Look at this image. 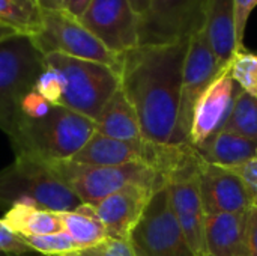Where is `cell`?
<instances>
[{"label":"cell","mask_w":257,"mask_h":256,"mask_svg":"<svg viewBox=\"0 0 257 256\" xmlns=\"http://www.w3.org/2000/svg\"><path fill=\"white\" fill-rule=\"evenodd\" d=\"M235 9L236 0H208L206 3L205 30L220 68L227 66L235 53L242 50L236 39Z\"/></svg>","instance_id":"cell-17"},{"label":"cell","mask_w":257,"mask_h":256,"mask_svg":"<svg viewBox=\"0 0 257 256\" xmlns=\"http://www.w3.org/2000/svg\"><path fill=\"white\" fill-rule=\"evenodd\" d=\"M187 48L188 39L139 45L122 54L120 89L137 112L143 137L151 142L175 145Z\"/></svg>","instance_id":"cell-1"},{"label":"cell","mask_w":257,"mask_h":256,"mask_svg":"<svg viewBox=\"0 0 257 256\" xmlns=\"http://www.w3.org/2000/svg\"><path fill=\"white\" fill-rule=\"evenodd\" d=\"M247 237H248V253L250 256H257V207L250 208L248 211Z\"/></svg>","instance_id":"cell-32"},{"label":"cell","mask_w":257,"mask_h":256,"mask_svg":"<svg viewBox=\"0 0 257 256\" xmlns=\"http://www.w3.org/2000/svg\"><path fill=\"white\" fill-rule=\"evenodd\" d=\"M80 21L119 56L139 47V17L128 0H92Z\"/></svg>","instance_id":"cell-12"},{"label":"cell","mask_w":257,"mask_h":256,"mask_svg":"<svg viewBox=\"0 0 257 256\" xmlns=\"http://www.w3.org/2000/svg\"><path fill=\"white\" fill-rule=\"evenodd\" d=\"M155 192L146 186L130 184L95 204L93 208L104 223L108 238L130 241Z\"/></svg>","instance_id":"cell-15"},{"label":"cell","mask_w":257,"mask_h":256,"mask_svg":"<svg viewBox=\"0 0 257 256\" xmlns=\"http://www.w3.org/2000/svg\"><path fill=\"white\" fill-rule=\"evenodd\" d=\"M15 35H20V33L15 29H12L11 26H8V24H5V23L0 21V42L5 41V39H9V38L15 36Z\"/></svg>","instance_id":"cell-36"},{"label":"cell","mask_w":257,"mask_h":256,"mask_svg":"<svg viewBox=\"0 0 257 256\" xmlns=\"http://www.w3.org/2000/svg\"><path fill=\"white\" fill-rule=\"evenodd\" d=\"M257 8V0H236V9H235V27H236V39L238 45L241 48L244 47V36L248 18L251 12Z\"/></svg>","instance_id":"cell-31"},{"label":"cell","mask_w":257,"mask_h":256,"mask_svg":"<svg viewBox=\"0 0 257 256\" xmlns=\"http://www.w3.org/2000/svg\"><path fill=\"white\" fill-rule=\"evenodd\" d=\"M41 11H65L68 0H36Z\"/></svg>","instance_id":"cell-34"},{"label":"cell","mask_w":257,"mask_h":256,"mask_svg":"<svg viewBox=\"0 0 257 256\" xmlns=\"http://www.w3.org/2000/svg\"><path fill=\"white\" fill-rule=\"evenodd\" d=\"M229 71L244 92L257 98V53L247 48L235 53L229 63Z\"/></svg>","instance_id":"cell-25"},{"label":"cell","mask_w":257,"mask_h":256,"mask_svg":"<svg viewBox=\"0 0 257 256\" xmlns=\"http://www.w3.org/2000/svg\"><path fill=\"white\" fill-rule=\"evenodd\" d=\"M196 151L206 163L221 167H235L256 157L257 142L220 131L202 146L196 148Z\"/></svg>","instance_id":"cell-19"},{"label":"cell","mask_w":257,"mask_h":256,"mask_svg":"<svg viewBox=\"0 0 257 256\" xmlns=\"http://www.w3.org/2000/svg\"><path fill=\"white\" fill-rule=\"evenodd\" d=\"M0 256H17V255H11V253H5V252H0Z\"/></svg>","instance_id":"cell-38"},{"label":"cell","mask_w":257,"mask_h":256,"mask_svg":"<svg viewBox=\"0 0 257 256\" xmlns=\"http://www.w3.org/2000/svg\"><path fill=\"white\" fill-rule=\"evenodd\" d=\"M130 244L137 256H196L176 219L166 186L151 198Z\"/></svg>","instance_id":"cell-8"},{"label":"cell","mask_w":257,"mask_h":256,"mask_svg":"<svg viewBox=\"0 0 257 256\" xmlns=\"http://www.w3.org/2000/svg\"><path fill=\"white\" fill-rule=\"evenodd\" d=\"M45 163L65 187H68L83 204L90 205L98 204L130 184H140L155 190L166 186L164 177L143 163L120 166H90L72 160H51Z\"/></svg>","instance_id":"cell-4"},{"label":"cell","mask_w":257,"mask_h":256,"mask_svg":"<svg viewBox=\"0 0 257 256\" xmlns=\"http://www.w3.org/2000/svg\"><path fill=\"white\" fill-rule=\"evenodd\" d=\"M33 89L39 95H42L50 104L59 106L65 89V80L59 71L44 65V71L39 74Z\"/></svg>","instance_id":"cell-26"},{"label":"cell","mask_w":257,"mask_h":256,"mask_svg":"<svg viewBox=\"0 0 257 256\" xmlns=\"http://www.w3.org/2000/svg\"><path fill=\"white\" fill-rule=\"evenodd\" d=\"M202 256H212V255H208V253H205V255H202Z\"/></svg>","instance_id":"cell-40"},{"label":"cell","mask_w":257,"mask_h":256,"mask_svg":"<svg viewBox=\"0 0 257 256\" xmlns=\"http://www.w3.org/2000/svg\"><path fill=\"white\" fill-rule=\"evenodd\" d=\"M53 109V104H50L42 95H39L35 89L27 92L20 104L21 115L29 119H39L47 116Z\"/></svg>","instance_id":"cell-27"},{"label":"cell","mask_w":257,"mask_h":256,"mask_svg":"<svg viewBox=\"0 0 257 256\" xmlns=\"http://www.w3.org/2000/svg\"><path fill=\"white\" fill-rule=\"evenodd\" d=\"M38 50L111 66L119 72L122 56L108 50L81 21L68 11H42L39 30L32 35Z\"/></svg>","instance_id":"cell-7"},{"label":"cell","mask_w":257,"mask_h":256,"mask_svg":"<svg viewBox=\"0 0 257 256\" xmlns=\"http://www.w3.org/2000/svg\"><path fill=\"white\" fill-rule=\"evenodd\" d=\"M199 186L206 214L242 213L253 208V201L244 181L227 167L206 163L202 158Z\"/></svg>","instance_id":"cell-14"},{"label":"cell","mask_w":257,"mask_h":256,"mask_svg":"<svg viewBox=\"0 0 257 256\" xmlns=\"http://www.w3.org/2000/svg\"><path fill=\"white\" fill-rule=\"evenodd\" d=\"M128 2L139 18H142L149 11V8L152 5V0H128Z\"/></svg>","instance_id":"cell-35"},{"label":"cell","mask_w":257,"mask_h":256,"mask_svg":"<svg viewBox=\"0 0 257 256\" xmlns=\"http://www.w3.org/2000/svg\"><path fill=\"white\" fill-rule=\"evenodd\" d=\"M2 220L18 237L48 235L63 231L60 213L32 205L11 207Z\"/></svg>","instance_id":"cell-20"},{"label":"cell","mask_w":257,"mask_h":256,"mask_svg":"<svg viewBox=\"0 0 257 256\" xmlns=\"http://www.w3.org/2000/svg\"><path fill=\"white\" fill-rule=\"evenodd\" d=\"M23 256H30V255H23Z\"/></svg>","instance_id":"cell-41"},{"label":"cell","mask_w":257,"mask_h":256,"mask_svg":"<svg viewBox=\"0 0 257 256\" xmlns=\"http://www.w3.org/2000/svg\"><path fill=\"white\" fill-rule=\"evenodd\" d=\"M221 69L223 68H220L215 59L203 24L188 39L182 71L181 104L175 133V145H190V130L194 107Z\"/></svg>","instance_id":"cell-9"},{"label":"cell","mask_w":257,"mask_h":256,"mask_svg":"<svg viewBox=\"0 0 257 256\" xmlns=\"http://www.w3.org/2000/svg\"><path fill=\"white\" fill-rule=\"evenodd\" d=\"M77 256H92V255H89L87 252H84V250H83V252H78V253H77Z\"/></svg>","instance_id":"cell-37"},{"label":"cell","mask_w":257,"mask_h":256,"mask_svg":"<svg viewBox=\"0 0 257 256\" xmlns=\"http://www.w3.org/2000/svg\"><path fill=\"white\" fill-rule=\"evenodd\" d=\"M0 21L23 35H35L42 23L36 0H0Z\"/></svg>","instance_id":"cell-22"},{"label":"cell","mask_w":257,"mask_h":256,"mask_svg":"<svg viewBox=\"0 0 257 256\" xmlns=\"http://www.w3.org/2000/svg\"><path fill=\"white\" fill-rule=\"evenodd\" d=\"M84 252H87L92 256H137L134 249L131 247L130 241L114 240V238H107L99 246L84 250Z\"/></svg>","instance_id":"cell-29"},{"label":"cell","mask_w":257,"mask_h":256,"mask_svg":"<svg viewBox=\"0 0 257 256\" xmlns=\"http://www.w3.org/2000/svg\"><path fill=\"white\" fill-rule=\"evenodd\" d=\"M44 65L59 71L65 80L62 107L96 121L104 106L120 88V75L104 63L59 53L44 56Z\"/></svg>","instance_id":"cell-5"},{"label":"cell","mask_w":257,"mask_h":256,"mask_svg":"<svg viewBox=\"0 0 257 256\" xmlns=\"http://www.w3.org/2000/svg\"><path fill=\"white\" fill-rule=\"evenodd\" d=\"M0 252L17 256L33 253V250L26 244V241L21 237L15 235L11 229L6 228L2 219H0Z\"/></svg>","instance_id":"cell-28"},{"label":"cell","mask_w":257,"mask_h":256,"mask_svg":"<svg viewBox=\"0 0 257 256\" xmlns=\"http://www.w3.org/2000/svg\"><path fill=\"white\" fill-rule=\"evenodd\" d=\"M96 133L117 140L145 139L136 109L119 88L95 121Z\"/></svg>","instance_id":"cell-18"},{"label":"cell","mask_w":257,"mask_h":256,"mask_svg":"<svg viewBox=\"0 0 257 256\" xmlns=\"http://www.w3.org/2000/svg\"><path fill=\"white\" fill-rule=\"evenodd\" d=\"M90 2L92 0H68V5H66V9L65 11H68L74 17L80 18L84 14V11L87 9V6H89Z\"/></svg>","instance_id":"cell-33"},{"label":"cell","mask_w":257,"mask_h":256,"mask_svg":"<svg viewBox=\"0 0 257 256\" xmlns=\"http://www.w3.org/2000/svg\"><path fill=\"white\" fill-rule=\"evenodd\" d=\"M241 92V86L230 75L229 65L224 66L194 107L190 130L191 146L199 148L223 131Z\"/></svg>","instance_id":"cell-13"},{"label":"cell","mask_w":257,"mask_h":256,"mask_svg":"<svg viewBox=\"0 0 257 256\" xmlns=\"http://www.w3.org/2000/svg\"><path fill=\"white\" fill-rule=\"evenodd\" d=\"M95 133V121L66 107L53 106L44 118L21 116L9 142L15 155H27L42 161L71 160Z\"/></svg>","instance_id":"cell-2"},{"label":"cell","mask_w":257,"mask_h":256,"mask_svg":"<svg viewBox=\"0 0 257 256\" xmlns=\"http://www.w3.org/2000/svg\"><path fill=\"white\" fill-rule=\"evenodd\" d=\"M208 0H152L139 18V45L187 41L205 24Z\"/></svg>","instance_id":"cell-10"},{"label":"cell","mask_w":257,"mask_h":256,"mask_svg":"<svg viewBox=\"0 0 257 256\" xmlns=\"http://www.w3.org/2000/svg\"><path fill=\"white\" fill-rule=\"evenodd\" d=\"M248 211L206 214L205 250L208 255L250 256L247 237Z\"/></svg>","instance_id":"cell-16"},{"label":"cell","mask_w":257,"mask_h":256,"mask_svg":"<svg viewBox=\"0 0 257 256\" xmlns=\"http://www.w3.org/2000/svg\"><path fill=\"white\" fill-rule=\"evenodd\" d=\"M227 169L235 172L244 181V184L251 196L253 207H257V157L248 160L247 163H242L235 167H227Z\"/></svg>","instance_id":"cell-30"},{"label":"cell","mask_w":257,"mask_h":256,"mask_svg":"<svg viewBox=\"0 0 257 256\" xmlns=\"http://www.w3.org/2000/svg\"><path fill=\"white\" fill-rule=\"evenodd\" d=\"M60 256H77V253H69V255H60Z\"/></svg>","instance_id":"cell-39"},{"label":"cell","mask_w":257,"mask_h":256,"mask_svg":"<svg viewBox=\"0 0 257 256\" xmlns=\"http://www.w3.org/2000/svg\"><path fill=\"white\" fill-rule=\"evenodd\" d=\"M60 219L63 231L77 243L81 252L93 249L108 238L104 223L90 204H81L72 211L60 213Z\"/></svg>","instance_id":"cell-21"},{"label":"cell","mask_w":257,"mask_h":256,"mask_svg":"<svg viewBox=\"0 0 257 256\" xmlns=\"http://www.w3.org/2000/svg\"><path fill=\"white\" fill-rule=\"evenodd\" d=\"M83 202L65 187L48 169L47 163L27 155L0 170V207L32 205L56 213L72 211Z\"/></svg>","instance_id":"cell-3"},{"label":"cell","mask_w":257,"mask_h":256,"mask_svg":"<svg viewBox=\"0 0 257 256\" xmlns=\"http://www.w3.org/2000/svg\"><path fill=\"white\" fill-rule=\"evenodd\" d=\"M256 157H257V154H256Z\"/></svg>","instance_id":"cell-42"},{"label":"cell","mask_w":257,"mask_h":256,"mask_svg":"<svg viewBox=\"0 0 257 256\" xmlns=\"http://www.w3.org/2000/svg\"><path fill=\"white\" fill-rule=\"evenodd\" d=\"M223 131L257 142V98L241 92Z\"/></svg>","instance_id":"cell-23"},{"label":"cell","mask_w":257,"mask_h":256,"mask_svg":"<svg viewBox=\"0 0 257 256\" xmlns=\"http://www.w3.org/2000/svg\"><path fill=\"white\" fill-rule=\"evenodd\" d=\"M21 238L35 253H39L41 256H60L81 252L77 243L65 231L48 235H33Z\"/></svg>","instance_id":"cell-24"},{"label":"cell","mask_w":257,"mask_h":256,"mask_svg":"<svg viewBox=\"0 0 257 256\" xmlns=\"http://www.w3.org/2000/svg\"><path fill=\"white\" fill-rule=\"evenodd\" d=\"M44 71V54L30 35H15L0 42V130L11 139L21 119L23 97L35 88Z\"/></svg>","instance_id":"cell-6"},{"label":"cell","mask_w":257,"mask_h":256,"mask_svg":"<svg viewBox=\"0 0 257 256\" xmlns=\"http://www.w3.org/2000/svg\"><path fill=\"white\" fill-rule=\"evenodd\" d=\"M202 157L196 151L185 160L169 178L166 187L176 219L184 235L196 256L206 253L205 250V219L206 213L202 202L199 186V166Z\"/></svg>","instance_id":"cell-11"}]
</instances>
